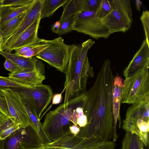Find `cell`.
I'll use <instances>...</instances> for the list:
<instances>
[{"mask_svg":"<svg viewBox=\"0 0 149 149\" xmlns=\"http://www.w3.org/2000/svg\"><path fill=\"white\" fill-rule=\"evenodd\" d=\"M114 77L110 60L104 62L91 87L84 93V115L87 123L79 127V137L113 141L114 135L111 93Z\"/></svg>","mask_w":149,"mask_h":149,"instance_id":"6da1fadb","label":"cell"},{"mask_svg":"<svg viewBox=\"0 0 149 149\" xmlns=\"http://www.w3.org/2000/svg\"><path fill=\"white\" fill-rule=\"evenodd\" d=\"M95 42L89 39L81 45H71L69 61L65 73V95L64 103L86 92L87 81L94 76L87 53Z\"/></svg>","mask_w":149,"mask_h":149,"instance_id":"7a4b0ae2","label":"cell"},{"mask_svg":"<svg viewBox=\"0 0 149 149\" xmlns=\"http://www.w3.org/2000/svg\"><path fill=\"white\" fill-rule=\"evenodd\" d=\"M149 101L132 104L127 109L122 121V129L126 132L134 133L144 145L149 146Z\"/></svg>","mask_w":149,"mask_h":149,"instance_id":"3957f363","label":"cell"},{"mask_svg":"<svg viewBox=\"0 0 149 149\" xmlns=\"http://www.w3.org/2000/svg\"><path fill=\"white\" fill-rule=\"evenodd\" d=\"M115 147L113 141L81 137L71 133L51 142L28 149H115Z\"/></svg>","mask_w":149,"mask_h":149,"instance_id":"277c9868","label":"cell"},{"mask_svg":"<svg viewBox=\"0 0 149 149\" xmlns=\"http://www.w3.org/2000/svg\"><path fill=\"white\" fill-rule=\"evenodd\" d=\"M71 115L70 111L64 103L46 114L42 127L52 142L71 133L70 127L74 125L71 121Z\"/></svg>","mask_w":149,"mask_h":149,"instance_id":"5b68a950","label":"cell"},{"mask_svg":"<svg viewBox=\"0 0 149 149\" xmlns=\"http://www.w3.org/2000/svg\"><path fill=\"white\" fill-rule=\"evenodd\" d=\"M149 101L148 70L125 77L121 92V103L133 104Z\"/></svg>","mask_w":149,"mask_h":149,"instance_id":"8992f818","label":"cell"},{"mask_svg":"<svg viewBox=\"0 0 149 149\" xmlns=\"http://www.w3.org/2000/svg\"><path fill=\"white\" fill-rule=\"evenodd\" d=\"M112 10L104 18L100 19L110 33H125L130 28L133 21L130 0H112Z\"/></svg>","mask_w":149,"mask_h":149,"instance_id":"52a82bcc","label":"cell"},{"mask_svg":"<svg viewBox=\"0 0 149 149\" xmlns=\"http://www.w3.org/2000/svg\"><path fill=\"white\" fill-rule=\"evenodd\" d=\"M71 47L59 37L50 40L49 46L35 57L64 73L69 61Z\"/></svg>","mask_w":149,"mask_h":149,"instance_id":"ba28073f","label":"cell"},{"mask_svg":"<svg viewBox=\"0 0 149 149\" xmlns=\"http://www.w3.org/2000/svg\"><path fill=\"white\" fill-rule=\"evenodd\" d=\"M96 11H83L75 15L74 30L98 40L107 39L111 34L95 15Z\"/></svg>","mask_w":149,"mask_h":149,"instance_id":"9c48e42d","label":"cell"},{"mask_svg":"<svg viewBox=\"0 0 149 149\" xmlns=\"http://www.w3.org/2000/svg\"><path fill=\"white\" fill-rule=\"evenodd\" d=\"M3 140V149H28L42 144L39 136L30 125L17 130Z\"/></svg>","mask_w":149,"mask_h":149,"instance_id":"30bf717a","label":"cell"},{"mask_svg":"<svg viewBox=\"0 0 149 149\" xmlns=\"http://www.w3.org/2000/svg\"><path fill=\"white\" fill-rule=\"evenodd\" d=\"M44 0H33L18 27L1 43V51L8 52L19 36L34 22L40 13Z\"/></svg>","mask_w":149,"mask_h":149,"instance_id":"8fae6325","label":"cell"},{"mask_svg":"<svg viewBox=\"0 0 149 149\" xmlns=\"http://www.w3.org/2000/svg\"><path fill=\"white\" fill-rule=\"evenodd\" d=\"M0 90L6 100L8 117L14 120L21 127L25 128L30 125L29 118L17 91L11 88Z\"/></svg>","mask_w":149,"mask_h":149,"instance_id":"7c38bea8","label":"cell"},{"mask_svg":"<svg viewBox=\"0 0 149 149\" xmlns=\"http://www.w3.org/2000/svg\"><path fill=\"white\" fill-rule=\"evenodd\" d=\"M16 89L32 99L34 103L38 117L40 120L42 113L50 102L53 96L50 86L41 84Z\"/></svg>","mask_w":149,"mask_h":149,"instance_id":"4fadbf2b","label":"cell"},{"mask_svg":"<svg viewBox=\"0 0 149 149\" xmlns=\"http://www.w3.org/2000/svg\"><path fill=\"white\" fill-rule=\"evenodd\" d=\"M149 45L145 39L140 48L125 69L123 75L125 77H129L142 70H149Z\"/></svg>","mask_w":149,"mask_h":149,"instance_id":"5bb4252c","label":"cell"},{"mask_svg":"<svg viewBox=\"0 0 149 149\" xmlns=\"http://www.w3.org/2000/svg\"><path fill=\"white\" fill-rule=\"evenodd\" d=\"M17 91L23 103L28 116L30 125L39 135L42 144L51 142L47 137L42 127V124L38 119L34 103L29 97L15 89Z\"/></svg>","mask_w":149,"mask_h":149,"instance_id":"9a60e30c","label":"cell"},{"mask_svg":"<svg viewBox=\"0 0 149 149\" xmlns=\"http://www.w3.org/2000/svg\"><path fill=\"white\" fill-rule=\"evenodd\" d=\"M123 86V81L121 77L117 74L114 77L111 93L112 113L113 119L114 135L113 141H116L118 137L116 132V125L119 121V126L121 125L120 108L121 103V92Z\"/></svg>","mask_w":149,"mask_h":149,"instance_id":"2e32d148","label":"cell"},{"mask_svg":"<svg viewBox=\"0 0 149 149\" xmlns=\"http://www.w3.org/2000/svg\"><path fill=\"white\" fill-rule=\"evenodd\" d=\"M44 66L35 70L20 71L8 74V77L19 83L32 86L42 83L45 79Z\"/></svg>","mask_w":149,"mask_h":149,"instance_id":"e0dca14e","label":"cell"},{"mask_svg":"<svg viewBox=\"0 0 149 149\" xmlns=\"http://www.w3.org/2000/svg\"><path fill=\"white\" fill-rule=\"evenodd\" d=\"M40 13L34 22L21 34L11 46L8 52L33 44L39 38L38 31L41 20Z\"/></svg>","mask_w":149,"mask_h":149,"instance_id":"ac0fdd59","label":"cell"},{"mask_svg":"<svg viewBox=\"0 0 149 149\" xmlns=\"http://www.w3.org/2000/svg\"><path fill=\"white\" fill-rule=\"evenodd\" d=\"M0 54L15 64L20 71H32L44 66V64L35 56L26 58L15 54L4 51L0 52Z\"/></svg>","mask_w":149,"mask_h":149,"instance_id":"d6986e66","label":"cell"},{"mask_svg":"<svg viewBox=\"0 0 149 149\" xmlns=\"http://www.w3.org/2000/svg\"><path fill=\"white\" fill-rule=\"evenodd\" d=\"M50 40L39 38L31 45L15 50V54L26 58L35 56L49 45Z\"/></svg>","mask_w":149,"mask_h":149,"instance_id":"ffe728a7","label":"cell"},{"mask_svg":"<svg viewBox=\"0 0 149 149\" xmlns=\"http://www.w3.org/2000/svg\"><path fill=\"white\" fill-rule=\"evenodd\" d=\"M32 2L21 7H0V25L25 12Z\"/></svg>","mask_w":149,"mask_h":149,"instance_id":"44dd1931","label":"cell"},{"mask_svg":"<svg viewBox=\"0 0 149 149\" xmlns=\"http://www.w3.org/2000/svg\"><path fill=\"white\" fill-rule=\"evenodd\" d=\"M85 11L82 0H69L63 7L60 22L69 17Z\"/></svg>","mask_w":149,"mask_h":149,"instance_id":"7402d4cb","label":"cell"},{"mask_svg":"<svg viewBox=\"0 0 149 149\" xmlns=\"http://www.w3.org/2000/svg\"><path fill=\"white\" fill-rule=\"evenodd\" d=\"M26 11L19 15L0 25L1 44L18 27L24 17Z\"/></svg>","mask_w":149,"mask_h":149,"instance_id":"603a6c76","label":"cell"},{"mask_svg":"<svg viewBox=\"0 0 149 149\" xmlns=\"http://www.w3.org/2000/svg\"><path fill=\"white\" fill-rule=\"evenodd\" d=\"M68 0H45L40 13L41 19L50 17L59 8L64 6Z\"/></svg>","mask_w":149,"mask_h":149,"instance_id":"cb8c5ba5","label":"cell"},{"mask_svg":"<svg viewBox=\"0 0 149 149\" xmlns=\"http://www.w3.org/2000/svg\"><path fill=\"white\" fill-rule=\"evenodd\" d=\"M140 137L136 134L126 132L122 141L121 149H145Z\"/></svg>","mask_w":149,"mask_h":149,"instance_id":"d4e9b609","label":"cell"},{"mask_svg":"<svg viewBox=\"0 0 149 149\" xmlns=\"http://www.w3.org/2000/svg\"><path fill=\"white\" fill-rule=\"evenodd\" d=\"M21 128L13 119H8L0 126V139L3 140L13 132Z\"/></svg>","mask_w":149,"mask_h":149,"instance_id":"484cf974","label":"cell"},{"mask_svg":"<svg viewBox=\"0 0 149 149\" xmlns=\"http://www.w3.org/2000/svg\"><path fill=\"white\" fill-rule=\"evenodd\" d=\"M75 15L64 19L60 23V26L56 34L62 35L70 33L74 30Z\"/></svg>","mask_w":149,"mask_h":149,"instance_id":"4316f807","label":"cell"},{"mask_svg":"<svg viewBox=\"0 0 149 149\" xmlns=\"http://www.w3.org/2000/svg\"><path fill=\"white\" fill-rule=\"evenodd\" d=\"M16 82L8 77L0 76V90L7 88L20 89L27 86Z\"/></svg>","mask_w":149,"mask_h":149,"instance_id":"83f0119b","label":"cell"},{"mask_svg":"<svg viewBox=\"0 0 149 149\" xmlns=\"http://www.w3.org/2000/svg\"><path fill=\"white\" fill-rule=\"evenodd\" d=\"M112 8V0H102L96 11V17L99 19L104 18L111 12Z\"/></svg>","mask_w":149,"mask_h":149,"instance_id":"f1b7e54d","label":"cell"},{"mask_svg":"<svg viewBox=\"0 0 149 149\" xmlns=\"http://www.w3.org/2000/svg\"><path fill=\"white\" fill-rule=\"evenodd\" d=\"M34 0H0V7H19L27 5Z\"/></svg>","mask_w":149,"mask_h":149,"instance_id":"f546056e","label":"cell"},{"mask_svg":"<svg viewBox=\"0 0 149 149\" xmlns=\"http://www.w3.org/2000/svg\"><path fill=\"white\" fill-rule=\"evenodd\" d=\"M144 31L146 39L148 45H149V12L148 10L143 11L140 17Z\"/></svg>","mask_w":149,"mask_h":149,"instance_id":"4dcf8cb0","label":"cell"},{"mask_svg":"<svg viewBox=\"0 0 149 149\" xmlns=\"http://www.w3.org/2000/svg\"><path fill=\"white\" fill-rule=\"evenodd\" d=\"M85 11H96L102 0H82Z\"/></svg>","mask_w":149,"mask_h":149,"instance_id":"1f68e13d","label":"cell"},{"mask_svg":"<svg viewBox=\"0 0 149 149\" xmlns=\"http://www.w3.org/2000/svg\"><path fill=\"white\" fill-rule=\"evenodd\" d=\"M0 111L8 117L9 112L6 100L3 92L0 90Z\"/></svg>","mask_w":149,"mask_h":149,"instance_id":"d6a6232c","label":"cell"},{"mask_svg":"<svg viewBox=\"0 0 149 149\" xmlns=\"http://www.w3.org/2000/svg\"><path fill=\"white\" fill-rule=\"evenodd\" d=\"M4 65L6 69L11 73L20 71V69L15 64L7 58H5Z\"/></svg>","mask_w":149,"mask_h":149,"instance_id":"836d02e7","label":"cell"},{"mask_svg":"<svg viewBox=\"0 0 149 149\" xmlns=\"http://www.w3.org/2000/svg\"><path fill=\"white\" fill-rule=\"evenodd\" d=\"M62 93H57L53 95L52 97V104H58L60 103L62 100Z\"/></svg>","mask_w":149,"mask_h":149,"instance_id":"e575fe53","label":"cell"},{"mask_svg":"<svg viewBox=\"0 0 149 149\" xmlns=\"http://www.w3.org/2000/svg\"><path fill=\"white\" fill-rule=\"evenodd\" d=\"M60 23L58 21L53 24L51 26V30L53 32L56 33L59 29Z\"/></svg>","mask_w":149,"mask_h":149,"instance_id":"d590c367","label":"cell"},{"mask_svg":"<svg viewBox=\"0 0 149 149\" xmlns=\"http://www.w3.org/2000/svg\"><path fill=\"white\" fill-rule=\"evenodd\" d=\"M70 129L71 133L76 135L79 131V127L74 125L70 126Z\"/></svg>","mask_w":149,"mask_h":149,"instance_id":"8d00e7d4","label":"cell"},{"mask_svg":"<svg viewBox=\"0 0 149 149\" xmlns=\"http://www.w3.org/2000/svg\"><path fill=\"white\" fill-rule=\"evenodd\" d=\"M9 117L4 114L0 111V126L5 122Z\"/></svg>","mask_w":149,"mask_h":149,"instance_id":"74e56055","label":"cell"},{"mask_svg":"<svg viewBox=\"0 0 149 149\" xmlns=\"http://www.w3.org/2000/svg\"><path fill=\"white\" fill-rule=\"evenodd\" d=\"M142 2L139 0H136V7L139 11L141 10V7Z\"/></svg>","mask_w":149,"mask_h":149,"instance_id":"f35d334b","label":"cell"},{"mask_svg":"<svg viewBox=\"0 0 149 149\" xmlns=\"http://www.w3.org/2000/svg\"><path fill=\"white\" fill-rule=\"evenodd\" d=\"M0 149H3V140L0 139Z\"/></svg>","mask_w":149,"mask_h":149,"instance_id":"ab89813d","label":"cell"},{"mask_svg":"<svg viewBox=\"0 0 149 149\" xmlns=\"http://www.w3.org/2000/svg\"><path fill=\"white\" fill-rule=\"evenodd\" d=\"M1 51V40L0 36V52Z\"/></svg>","mask_w":149,"mask_h":149,"instance_id":"60d3db41","label":"cell"}]
</instances>
